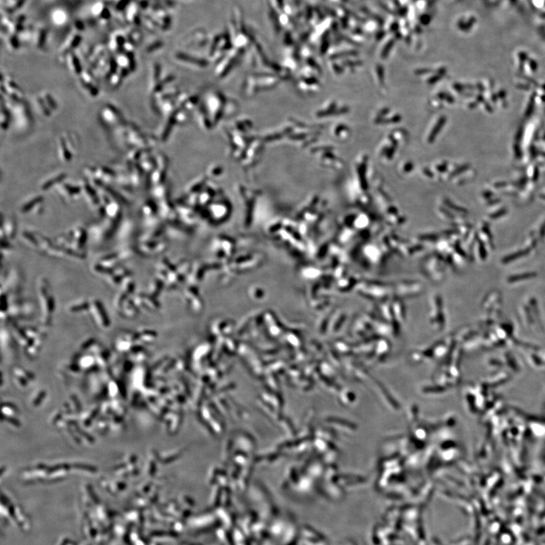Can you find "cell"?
Returning a JSON list of instances; mask_svg holds the SVG:
<instances>
[{"mask_svg":"<svg viewBox=\"0 0 545 545\" xmlns=\"http://www.w3.org/2000/svg\"><path fill=\"white\" fill-rule=\"evenodd\" d=\"M137 309H138V308H137L135 304H134V302L127 299L124 303L123 304V306H122L120 311L128 318H134L137 316Z\"/></svg>","mask_w":545,"mask_h":545,"instance_id":"cell-5","label":"cell"},{"mask_svg":"<svg viewBox=\"0 0 545 545\" xmlns=\"http://www.w3.org/2000/svg\"><path fill=\"white\" fill-rule=\"evenodd\" d=\"M46 38H47V32L45 29H39L36 37V44L38 47H41L45 44Z\"/></svg>","mask_w":545,"mask_h":545,"instance_id":"cell-9","label":"cell"},{"mask_svg":"<svg viewBox=\"0 0 545 545\" xmlns=\"http://www.w3.org/2000/svg\"><path fill=\"white\" fill-rule=\"evenodd\" d=\"M480 254L482 259H485V257H486V251H485V249L484 248L482 242L480 243Z\"/></svg>","mask_w":545,"mask_h":545,"instance_id":"cell-17","label":"cell"},{"mask_svg":"<svg viewBox=\"0 0 545 545\" xmlns=\"http://www.w3.org/2000/svg\"><path fill=\"white\" fill-rule=\"evenodd\" d=\"M528 253H529V251H527V250L518 251V253H515V254H513L511 255V256L505 258V259H503V261H502V262H503V263H509V262H513V261L515 260V259L526 256V254H528Z\"/></svg>","mask_w":545,"mask_h":545,"instance_id":"cell-12","label":"cell"},{"mask_svg":"<svg viewBox=\"0 0 545 545\" xmlns=\"http://www.w3.org/2000/svg\"><path fill=\"white\" fill-rule=\"evenodd\" d=\"M105 4L102 2H98V3H94L91 7V14L93 16L99 17L103 13L105 9Z\"/></svg>","mask_w":545,"mask_h":545,"instance_id":"cell-7","label":"cell"},{"mask_svg":"<svg viewBox=\"0 0 545 545\" xmlns=\"http://www.w3.org/2000/svg\"><path fill=\"white\" fill-rule=\"evenodd\" d=\"M64 177L65 176H64L63 175H59V177H56V178H53V179H52L51 181H47V183H44V186H42V189H44V190H45V189H50V188L49 187L53 186V184H54V183H57V182L62 181V180L63 179Z\"/></svg>","mask_w":545,"mask_h":545,"instance_id":"cell-15","label":"cell"},{"mask_svg":"<svg viewBox=\"0 0 545 545\" xmlns=\"http://www.w3.org/2000/svg\"><path fill=\"white\" fill-rule=\"evenodd\" d=\"M90 308V304L88 302H82V303L79 304V305H74L70 308V310L72 312H78V311H85V310H88Z\"/></svg>","mask_w":545,"mask_h":545,"instance_id":"cell-14","label":"cell"},{"mask_svg":"<svg viewBox=\"0 0 545 545\" xmlns=\"http://www.w3.org/2000/svg\"><path fill=\"white\" fill-rule=\"evenodd\" d=\"M125 19L130 23H136L140 20L139 18V6L137 3H130L127 6Z\"/></svg>","mask_w":545,"mask_h":545,"instance_id":"cell-4","label":"cell"},{"mask_svg":"<svg viewBox=\"0 0 545 545\" xmlns=\"http://www.w3.org/2000/svg\"><path fill=\"white\" fill-rule=\"evenodd\" d=\"M6 238L7 239H12L14 238L15 235V232H16V225L15 223L14 222L13 220H9L6 222Z\"/></svg>","mask_w":545,"mask_h":545,"instance_id":"cell-6","label":"cell"},{"mask_svg":"<svg viewBox=\"0 0 545 545\" xmlns=\"http://www.w3.org/2000/svg\"><path fill=\"white\" fill-rule=\"evenodd\" d=\"M39 296H40L41 308L44 315V324H49L51 321L52 314L55 309V301L50 289V285L45 279L41 282L39 286Z\"/></svg>","mask_w":545,"mask_h":545,"instance_id":"cell-1","label":"cell"},{"mask_svg":"<svg viewBox=\"0 0 545 545\" xmlns=\"http://www.w3.org/2000/svg\"><path fill=\"white\" fill-rule=\"evenodd\" d=\"M131 37L133 38L132 44H138V43L140 42L142 35L141 33H140V32L134 31L131 33Z\"/></svg>","mask_w":545,"mask_h":545,"instance_id":"cell-16","label":"cell"},{"mask_svg":"<svg viewBox=\"0 0 545 545\" xmlns=\"http://www.w3.org/2000/svg\"><path fill=\"white\" fill-rule=\"evenodd\" d=\"M42 200L43 198L40 196L33 198L32 201H28L27 204H24V205L23 206L22 208H21V212H22L23 213H27L29 211L34 208L35 205H36V204H39V203L42 201Z\"/></svg>","mask_w":545,"mask_h":545,"instance_id":"cell-8","label":"cell"},{"mask_svg":"<svg viewBox=\"0 0 545 545\" xmlns=\"http://www.w3.org/2000/svg\"><path fill=\"white\" fill-rule=\"evenodd\" d=\"M51 20L55 25H65L68 21V13L64 9H54L51 15Z\"/></svg>","mask_w":545,"mask_h":545,"instance_id":"cell-3","label":"cell"},{"mask_svg":"<svg viewBox=\"0 0 545 545\" xmlns=\"http://www.w3.org/2000/svg\"><path fill=\"white\" fill-rule=\"evenodd\" d=\"M69 60L70 66L72 68L73 71H75V72H77V74H79L78 72H80V64L78 59H77V57L73 54L70 55Z\"/></svg>","mask_w":545,"mask_h":545,"instance_id":"cell-13","label":"cell"},{"mask_svg":"<svg viewBox=\"0 0 545 545\" xmlns=\"http://www.w3.org/2000/svg\"><path fill=\"white\" fill-rule=\"evenodd\" d=\"M90 308H91L92 314H93V317H94V320L97 322L99 326H104V327H107V326H109L110 320L108 319V316H107L106 311H105L103 305H102V303L99 301H93L90 305Z\"/></svg>","mask_w":545,"mask_h":545,"instance_id":"cell-2","label":"cell"},{"mask_svg":"<svg viewBox=\"0 0 545 545\" xmlns=\"http://www.w3.org/2000/svg\"><path fill=\"white\" fill-rule=\"evenodd\" d=\"M536 276V273H524V274L516 275V276H512L508 279V282H517V281L523 280V279H530V278L534 277Z\"/></svg>","mask_w":545,"mask_h":545,"instance_id":"cell-10","label":"cell"},{"mask_svg":"<svg viewBox=\"0 0 545 545\" xmlns=\"http://www.w3.org/2000/svg\"><path fill=\"white\" fill-rule=\"evenodd\" d=\"M22 238L23 239H24V241L25 240L26 242H27V243L29 245H30V247L37 246V240H36L34 235H32L31 233L24 232V233H23Z\"/></svg>","mask_w":545,"mask_h":545,"instance_id":"cell-11","label":"cell"}]
</instances>
